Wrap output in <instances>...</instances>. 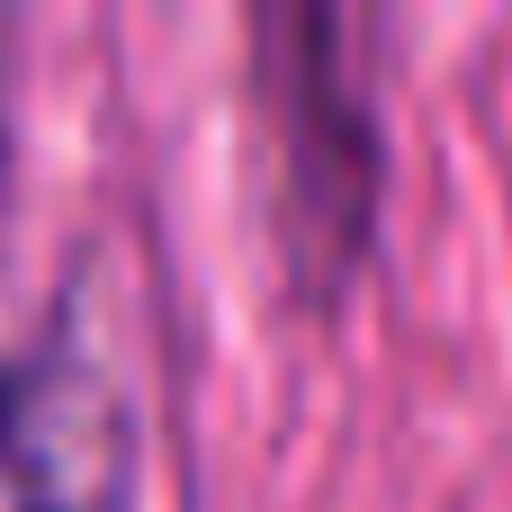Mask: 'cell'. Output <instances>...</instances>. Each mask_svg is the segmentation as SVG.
Masks as SVG:
<instances>
[{"label":"cell","mask_w":512,"mask_h":512,"mask_svg":"<svg viewBox=\"0 0 512 512\" xmlns=\"http://www.w3.org/2000/svg\"><path fill=\"white\" fill-rule=\"evenodd\" d=\"M18 512H126L135 495V414L90 351H45L0 414Z\"/></svg>","instance_id":"6da1fadb"},{"label":"cell","mask_w":512,"mask_h":512,"mask_svg":"<svg viewBox=\"0 0 512 512\" xmlns=\"http://www.w3.org/2000/svg\"><path fill=\"white\" fill-rule=\"evenodd\" d=\"M297 45H306V63L279 72V99H288V234H306V261H315L324 234H333L342 252L360 243V207H369V126H360V117L333 126V90H342L333 63H324L333 27H324V18H297Z\"/></svg>","instance_id":"7a4b0ae2"},{"label":"cell","mask_w":512,"mask_h":512,"mask_svg":"<svg viewBox=\"0 0 512 512\" xmlns=\"http://www.w3.org/2000/svg\"><path fill=\"white\" fill-rule=\"evenodd\" d=\"M0 414H9V387H0Z\"/></svg>","instance_id":"3957f363"}]
</instances>
